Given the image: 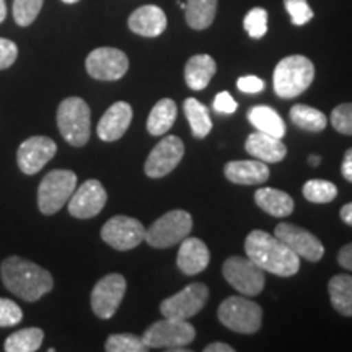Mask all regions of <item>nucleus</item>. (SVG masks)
<instances>
[{
  "mask_svg": "<svg viewBox=\"0 0 352 352\" xmlns=\"http://www.w3.org/2000/svg\"><path fill=\"white\" fill-rule=\"evenodd\" d=\"M104 349L108 352H145L148 347L145 346L142 338L134 336L131 333L111 334L107 340Z\"/></svg>",
  "mask_w": 352,
  "mask_h": 352,
  "instance_id": "obj_33",
  "label": "nucleus"
},
{
  "mask_svg": "<svg viewBox=\"0 0 352 352\" xmlns=\"http://www.w3.org/2000/svg\"><path fill=\"white\" fill-rule=\"evenodd\" d=\"M331 124L341 134L352 135V103H342L333 109Z\"/></svg>",
  "mask_w": 352,
  "mask_h": 352,
  "instance_id": "obj_37",
  "label": "nucleus"
},
{
  "mask_svg": "<svg viewBox=\"0 0 352 352\" xmlns=\"http://www.w3.org/2000/svg\"><path fill=\"white\" fill-rule=\"evenodd\" d=\"M214 109L220 114H232L236 111L239 108V103H236L235 98L228 94V91H220V94L215 95L214 103H212Z\"/></svg>",
  "mask_w": 352,
  "mask_h": 352,
  "instance_id": "obj_40",
  "label": "nucleus"
},
{
  "mask_svg": "<svg viewBox=\"0 0 352 352\" xmlns=\"http://www.w3.org/2000/svg\"><path fill=\"white\" fill-rule=\"evenodd\" d=\"M107 201L108 195L103 184L98 179H87L70 196L69 214L76 219H91L103 210Z\"/></svg>",
  "mask_w": 352,
  "mask_h": 352,
  "instance_id": "obj_17",
  "label": "nucleus"
},
{
  "mask_svg": "<svg viewBox=\"0 0 352 352\" xmlns=\"http://www.w3.org/2000/svg\"><path fill=\"white\" fill-rule=\"evenodd\" d=\"M127 25L132 33L145 38H155L165 32L166 15L160 7L144 6L131 13Z\"/></svg>",
  "mask_w": 352,
  "mask_h": 352,
  "instance_id": "obj_20",
  "label": "nucleus"
},
{
  "mask_svg": "<svg viewBox=\"0 0 352 352\" xmlns=\"http://www.w3.org/2000/svg\"><path fill=\"white\" fill-rule=\"evenodd\" d=\"M184 155L183 140L176 135H166L158 142L144 165L145 175L151 178H164L171 173Z\"/></svg>",
  "mask_w": 352,
  "mask_h": 352,
  "instance_id": "obj_14",
  "label": "nucleus"
},
{
  "mask_svg": "<svg viewBox=\"0 0 352 352\" xmlns=\"http://www.w3.org/2000/svg\"><path fill=\"white\" fill-rule=\"evenodd\" d=\"M243 26L246 33L254 39L263 38L264 34L267 33V12L261 7L252 8L248 13H246Z\"/></svg>",
  "mask_w": 352,
  "mask_h": 352,
  "instance_id": "obj_35",
  "label": "nucleus"
},
{
  "mask_svg": "<svg viewBox=\"0 0 352 352\" xmlns=\"http://www.w3.org/2000/svg\"><path fill=\"white\" fill-rule=\"evenodd\" d=\"M63 2H64V3H77L78 0H63Z\"/></svg>",
  "mask_w": 352,
  "mask_h": 352,
  "instance_id": "obj_48",
  "label": "nucleus"
},
{
  "mask_svg": "<svg viewBox=\"0 0 352 352\" xmlns=\"http://www.w3.org/2000/svg\"><path fill=\"white\" fill-rule=\"evenodd\" d=\"M315 77V65L305 56H287L274 69V91L279 98H296L308 90Z\"/></svg>",
  "mask_w": 352,
  "mask_h": 352,
  "instance_id": "obj_3",
  "label": "nucleus"
},
{
  "mask_svg": "<svg viewBox=\"0 0 352 352\" xmlns=\"http://www.w3.org/2000/svg\"><path fill=\"white\" fill-rule=\"evenodd\" d=\"M245 148L250 155L256 158V160L264 162V164H277L287 155V147H285L283 140L259 131L248 135Z\"/></svg>",
  "mask_w": 352,
  "mask_h": 352,
  "instance_id": "obj_21",
  "label": "nucleus"
},
{
  "mask_svg": "<svg viewBox=\"0 0 352 352\" xmlns=\"http://www.w3.org/2000/svg\"><path fill=\"white\" fill-rule=\"evenodd\" d=\"M57 152V145L46 135H33L26 139L16 151V164L21 173L32 176L39 173Z\"/></svg>",
  "mask_w": 352,
  "mask_h": 352,
  "instance_id": "obj_15",
  "label": "nucleus"
},
{
  "mask_svg": "<svg viewBox=\"0 0 352 352\" xmlns=\"http://www.w3.org/2000/svg\"><path fill=\"white\" fill-rule=\"evenodd\" d=\"M90 107L78 96H69L57 108V127L60 135L74 147H83L90 139Z\"/></svg>",
  "mask_w": 352,
  "mask_h": 352,
  "instance_id": "obj_4",
  "label": "nucleus"
},
{
  "mask_svg": "<svg viewBox=\"0 0 352 352\" xmlns=\"http://www.w3.org/2000/svg\"><path fill=\"white\" fill-rule=\"evenodd\" d=\"M236 87L243 94H259L264 90V82L256 76H245L239 78Z\"/></svg>",
  "mask_w": 352,
  "mask_h": 352,
  "instance_id": "obj_41",
  "label": "nucleus"
},
{
  "mask_svg": "<svg viewBox=\"0 0 352 352\" xmlns=\"http://www.w3.org/2000/svg\"><path fill=\"white\" fill-rule=\"evenodd\" d=\"M7 16V6H6V0H0V23L6 20Z\"/></svg>",
  "mask_w": 352,
  "mask_h": 352,
  "instance_id": "obj_46",
  "label": "nucleus"
},
{
  "mask_svg": "<svg viewBox=\"0 0 352 352\" xmlns=\"http://www.w3.org/2000/svg\"><path fill=\"white\" fill-rule=\"evenodd\" d=\"M44 331L39 328H25L10 334L6 340L3 349L7 352H34L43 344Z\"/></svg>",
  "mask_w": 352,
  "mask_h": 352,
  "instance_id": "obj_31",
  "label": "nucleus"
},
{
  "mask_svg": "<svg viewBox=\"0 0 352 352\" xmlns=\"http://www.w3.org/2000/svg\"><path fill=\"white\" fill-rule=\"evenodd\" d=\"M192 230V219L186 210H170L145 230V241L153 248H170L183 241Z\"/></svg>",
  "mask_w": 352,
  "mask_h": 352,
  "instance_id": "obj_8",
  "label": "nucleus"
},
{
  "mask_svg": "<svg viewBox=\"0 0 352 352\" xmlns=\"http://www.w3.org/2000/svg\"><path fill=\"white\" fill-rule=\"evenodd\" d=\"M145 228L138 219L127 215H114L101 228V239L118 252L135 248L145 240Z\"/></svg>",
  "mask_w": 352,
  "mask_h": 352,
  "instance_id": "obj_11",
  "label": "nucleus"
},
{
  "mask_svg": "<svg viewBox=\"0 0 352 352\" xmlns=\"http://www.w3.org/2000/svg\"><path fill=\"white\" fill-rule=\"evenodd\" d=\"M254 201L258 208L274 217H285L294 210V199L287 192L276 188H261L254 192Z\"/></svg>",
  "mask_w": 352,
  "mask_h": 352,
  "instance_id": "obj_24",
  "label": "nucleus"
},
{
  "mask_svg": "<svg viewBox=\"0 0 352 352\" xmlns=\"http://www.w3.org/2000/svg\"><path fill=\"white\" fill-rule=\"evenodd\" d=\"M217 65L215 60L208 54H196L188 60L184 67V80L191 90H204L212 80Z\"/></svg>",
  "mask_w": 352,
  "mask_h": 352,
  "instance_id": "obj_23",
  "label": "nucleus"
},
{
  "mask_svg": "<svg viewBox=\"0 0 352 352\" xmlns=\"http://www.w3.org/2000/svg\"><path fill=\"white\" fill-rule=\"evenodd\" d=\"M284 7L296 26H303L314 19V10L307 0H284Z\"/></svg>",
  "mask_w": 352,
  "mask_h": 352,
  "instance_id": "obj_36",
  "label": "nucleus"
},
{
  "mask_svg": "<svg viewBox=\"0 0 352 352\" xmlns=\"http://www.w3.org/2000/svg\"><path fill=\"white\" fill-rule=\"evenodd\" d=\"M338 263L341 264L342 267L352 271V243L342 246L340 250V254H338Z\"/></svg>",
  "mask_w": 352,
  "mask_h": 352,
  "instance_id": "obj_42",
  "label": "nucleus"
},
{
  "mask_svg": "<svg viewBox=\"0 0 352 352\" xmlns=\"http://www.w3.org/2000/svg\"><path fill=\"white\" fill-rule=\"evenodd\" d=\"M126 287L124 276L113 272V274L101 277L91 290L90 302L94 314L101 320L111 318L124 298Z\"/></svg>",
  "mask_w": 352,
  "mask_h": 352,
  "instance_id": "obj_12",
  "label": "nucleus"
},
{
  "mask_svg": "<svg viewBox=\"0 0 352 352\" xmlns=\"http://www.w3.org/2000/svg\"><path fill=\"white\" fill-rule=\"evenodd\" d=\"M132 121V108L126 101H116L111 104L98 122L96 132L98 138L104 142H114V140L121 139L129 129Z\"/></svg>",
  "mask_w": 352,
  "mask_h": 352,
  "instance_id": "obj_18",
  "label": "nucleus"
},
{
  "mask_svg": "<svg viewBox=\"0 0 352 352\" xmlns=\"http://www.w3.org/2000/svg\"><path fill=\"white\" fill-rule=\"evenodd\" d=\"M245 252L263 271L280 277H290L300 270V256H297L283 240L276 235L253 230L245 240Z\"/></svg>",
  "mask_w": 352,
  "mask_h": 352,
  "instance_id": "obj_2",
  "label": "nucleus"
},
{
  "mask_svg": "<svg viewBox=\"0 0 352 352\" xmlns=\"http://www.w3.org/2000/svg\"><path fill=\"white\" fill-rule=\"evenodd\" d=\"M176 114V103L171 98L160 100L155 107L152 108L151 114H148L147 120V131L152 135H164L171 129V126L175 124Z\"/></svg>",
  "mask_w": 352,
  "mask_h": 352,
  "instance_id": "obj_26",
  "label": "nucleus"
},
{
  "mask_svg": "<svg viewBox=\"0 0 352 352\" xmlns=\"http://www.w3.org/2000/svg\"><path fill=\"white\" fill-rule=\"evenodd\" d=\"M186 21L192 30H206L212 25L217 12V0H188Z\"/></svg>",
  "mask_w": 352,
  "mask_h": 352,
  "instance_id": "obj_29",
  "label": "nucleus"
},
{
  "mask_svg": "<svg viewBox=\"0 0 352 352\" xmlns=\"http://www.w3.org/2000/svg\"><path fill=\"white\" fill-rule=\"evenodd\" d=\"M19 56V47L10 39L0 38V70L12 67Z\"/></svg>",
  "mask_w": 352,
  "mask_h": 352,
  "instance_id": "obj_39",
  "label": "nucleus"
},
{
  "mask_svg": "<svg viewBox=\"0 0 352 352\" xmlns=\"http://www.w3.org/2000/svg\"><path fill=\"white\" fill-rule=\"evenodd\" d=\"M232 346L226 344V342H212V344L206 346L204 347V352H233Z\"/></svg>",
  "mask_w": 352,
  "mask_h": 352,
  "instance_id": "obj_44",
  "label": "nucleus"
},
{
  "mask_svg": "<svg viewBox=\"0 0 352 352\" xmlns=\"http://www.w3.org/2000/svg\"><path fill=\"white\" fill-rule=\"evenodd\" d=\"M85 67L88 76L103 82L120 80L129 69V59L116 47H98L87 56Z\"/></svg>",
  "mask_w": 352,
  "mask_h": 352,
  "instance_id": "obj_13",
  "label": "nucleus"
},
{
  "mask_svg": "<svg viewBox=\"0 0 352 352\" xmlns=\"http://www.w3.org/2000/svg\"><path fill=\"white\" fill-rule=\"evenodd\" d=\"M23 320V311L13 300L0 297V328H10Z\"/></svg>",
  "mask_w": 352,
  "mask_h": 352,
  "instance_id": "obj_38",
  "label": "nucleus"
},
{
  "mask_svg": "<svg viewBox=\"0 0 352 352\" xmlns=\"http://www.w3.org/2000/svg\"><path fill=\"white\" fill-rule=\"evenodd\" d=\"M341 219H342V222L352 227V202L346 204L344 208L341 209Z\"/></svg>",
  "mask_w": 352,
  "mask_h": 352,
  "instance_id": "obj_45",
  "label": "nucleus"
},
{
  "mask_svg": "<svg viewBox=\"0 0 352 352\" xmlns=\"http://www.w3.org/2000/svg\"><path fill=\"white\" fill-rule=\"evenodd\" d=\"M321 162V158L318 155H310L308 157V164H310L311 166H318Z\"/></svg>",
  "mask_w": 352,
  "mask_h": 352,
  "instance_id": "obj_47",
  "label": "nucleus"
},
{
  "mask_svg": "<svg viewBox=\"0 0 352 352\" xmlns=\"http://www.w3.org/2000/svg\"><path fill=\"white\" fill-rule=\"evenodd\" d=\"M341 171H342V176L347 179V182L352 183V148L346 152L344 155V160H342V165H341Z\"/></svg>",
  "mask_w": 352,
  "mask_h": 352,
  "instance_id": "obj_43",
  "label": "nucleus"
},
{
  "mask_svg": "<svg viewBox=\"0 0 352 352\" xmlns=\"http://www.w3.org/2000/svg\"><path fill=\"white\" fill-rule=\"evenodd\" d=\"M209 298L208 285L202 283L189 284L178 294L165 298L160 303V311L165 318L188 320L199 314Z\"/></svg>",
  "mask_w": 352,
  "mask_h": 352,
  "instance_id": "obj_10",
  "label": "nucleus"
},
{
  "mask_svg": "<svg viewBox=\"0 0 352 352\" xmlns=\"http://www.w3.org/2000/svg\"><path fill=\"white\" fill-rule=\"evenodd\" d=\"M210 253L208 245L199 239H189L186 236L182 241V246L178 250L176 264L186 276L199 274L209 266Z\"/></svg>",
  "mask_w": 352,
  "mask_h": 352,
  "instance_id": "obj_19",
  "label": "nucleus"
},
{
  "mask_svg": "<svg viewBox=\"0 0 352 352\" xmlns=\"http://www.w3.org/2000/svg\"><path fill=\"white\" fill-rule=\"evenodd\" d=\"M248 121L256 127V131L264 132V134L274 135V138L283 139L285 135V122L283 118L277 114V111L264 107V104H258L248 109Z\"/></svg>",
  "mask_w": 352,
  "mask_h": 352,
  "instance_id": "obj_25",
  "label": "nucleus"
},
{
  "mask_svg": "<svg viewBox=\"0 0 352 352\" xmlns=\"http://www.w3.org/2000/svg\"><path fill=\"white\" fill-rule=\"evenodd\" d=\"M184 114H186L189 126H191L192 135L197 139L208 138L209 132L212 131V120H210L208 107L202 104L199 100L188 98L184 101Z\"/></svg>",
  "mask_w": 352,
  "mask_h": 352,
  "instance_id": "obj_28",
  "label": "nucleus"
},
{
  "mask_svg": "<svg viewBox=\"0 0 352 352\" xmlns=\"http://www.w3.org/2000/svg\"><path fill=\"white\" fill-rule=\"evenodd\" d=\"M196 329L188 320L165 318L145 329L142 341L148 349L175 351L195 341Z\"/></svg>",
  "mask_w": 352,
  "mask_h": 352,
  "instance_id": "obj_7",
  "label": "nucleus"
},
{
  "mask_svg": "<svg viewBox=\"0 0 352 352\" xmlns=\"http://www.w3.org/2000/svg\"><path fill=\"white\" fill-rule=\"evenodd\" d=\"M0 277L7 290L25 302H36L54 287L50 271L15 254L0 264Z\"/></svg>",
  "mask_w": 352,
  "mask_h": 352,
  "instance_id": "obj_1",
  "label": "nucleus"
},
{
  "mask_svg": "<svg viewBox=\"0 0 352 352\" xmlns=\"http://www.w3.org/2000/svg\"><path fill=\"white\" fill-rule=\"evenodd\" d=\"M77 188V175L70 170H52L38 188V208L44 215L59 212Z\"/></svg>",
  "mask_w": 352,
  "mask_h": 352,
  "instance_id": "obj_5",
  "label": "nucleus"
},
{
  "mask_svg": "<svg viewBox=\"0 0 352 352\" xmlns=\"http://www.w3.org/2000/svg\"><path fill=\"white\" fill-rule=\"evenodd\" d=\"M290 121L308 132H320L328 126V118L320 109L308 104H296L290 108Z\"/></svg>",
  "mask_w": 352,
  "mask_h": 352,
  "instance_id": "obj_30",
  "label": "nucleus"
},
{
  "mask_svg": "<svg viewBox=\"0 0 352 352\" xmlns=\"http://www.w3.org/2000/svg\"><path fill=\"white\" fill-rule=\"evenodd\" d=\"M44 0H13V19L19 26H30L36 20Z\"/></svg>",
  "mask_w": 352,
  "mask_h": 352,
  "instance_id": "obj_34",
  "label": "nucleus"
},
{
  "mask_svg": "<svg viewBox=\"0 0 352 352\" xmlns=\"http://www.w3.org/2000/svg\"><path fill=\"white\" fill-rule=\"evenodd\" d=\"M222 274L236 292L243 294L246 297H254L261 294L264 284H266L264 271L250 258H228L222 266Z\"/></svg>",
  "mask_w": 352,
  "mask_h": 352,
  "instance_id": "obj_9",
  "label": "nucleus"
},
{
  "mask_svg": "<svg viewBox=\"0 0 352 352\" xmlns=\"http://www.w3.org/2000/svg\"><path fill=\"white\" fill-rule=\"evenodd\" d=\"M303 196L315 204H327L338 196V188L327 179H310L303 184Z\"/></svg>",
  "mask_w": 352,
  "mask_h": 352,
  "instance_id": "obj_32",
  "label": "nucleus"
},
{
  "mask_svg": "<svg viewBox=\"0 0 352 352\" xmlns=\"http://www.w3.org/2000/svg\"><path fill=\"white\" fill-rule=\"evenodd\" d=\"M328 292L334 310L344 316H352V276H334L328 284Z\"/></svg>",
  "mask_w": 352,
  "mask_h": 352,
  "instance_id": "obj_27",
  "label": "nucleus"
},
{
  "mask_svg": "<svg viewBox=\"0 0 352 352\" xmlns=\"http://www.w3.org/2000/svg\"><path fill=\"white\" fill-rule=\"evenodd\" d=\"M274 235L279 240H283L297 256L307 259V261L316 263L323 258V243L316 239L314 233L305 230V228L283 222L274 228Z\"/></svg>",
  "mask_w": 352,
  "mask_h": 352,
  "instance_id": "obj_16",
  "label": "nucleus"
},
{
  "mask_svg": "<svg viewBox=\"0 0 352 352\" xmlns=\"http://www.w3.org/2000/svg\"><path fill=\"white\" fill-rule=\"evenodd\" d=\"M228 182L235 184H246V186H254V184H263L270 178V168L267 164L261 160H233L228 162L223 168Z\"/></svg>",
  "mask_w": 352,
  "mask_h": 352,
  "instance_id": "obj_22",
  "label": "nucleus"
},
{
  "mask_svg": "<svg viewBox=\"0 0 352 352\" xmlns=\"http://www.w3.org/2000/svg\"><path fill=\"white\" fill-rule=\"evenodd\" d=\"M219 320L235 333L253 334L261 328L263 310L256 302L245 297H228L220 303Z\"/></svg>",
  "mask_w": 352,
  "mask_h": 352,
  "instance_id": "obj_6",
  "label": "nucleus"
}]
</instances>
